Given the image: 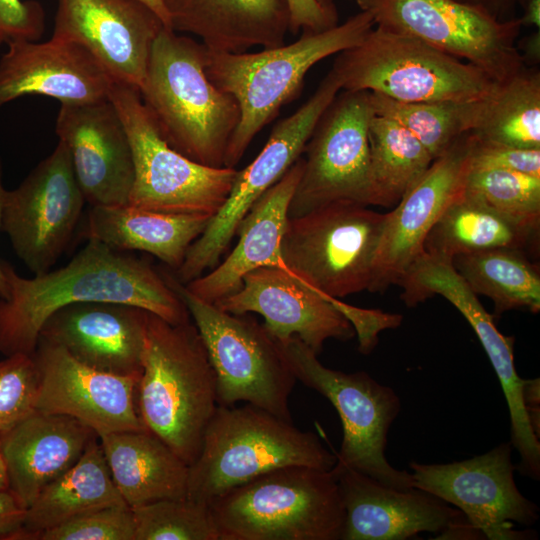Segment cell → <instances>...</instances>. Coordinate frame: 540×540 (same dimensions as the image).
Wrapping results in <instances>:
<instances>
[{
  "label": "cell",
  "instance_id": "44dd1931",
  "mask_svg": "<svg viewBox=\"0 0 540 540\" xmlns=\"http://www.w3.org/2000/svg\"><path fill=\"white\" fill-rule=\"evenodd\" d=\"M60 104L55 131L68 149L86 202L91 206L127 205L134 161L117 109L109 98Z\"/></svg>",
  "mask_w": 540,
  "mask_h": 540
},
{
  "label": "cell",
  "instance_id": "7c38bea8",
  "mask_svg": "<svg viewBox=\"0 0 540 540\" xmlns=\"http://www.w3.org/2000/svg\"><path fill=\"white\" fill-rule=\"evenodd\" d=\"M375 26L406 34L468 62L497 83L525 67L517 50L522 25L500 21L456 0H355Z\"/></svg>",
  "mask_w": 540,
  "mask_h": 540
},
{
  "label": "cell",
  "instance_id": "ab89813d",
  "mask_svg": "<svg viewBox=\"0 0 540 540\" xmlns=\"http://www.w3.org/2000/svg\"><path fill=\"white\" fill-rule=\"evenodd\" d=\"M132 508L118 504L99 508L36 534L32 540H134Z\"/></svg>",
  "mask_w": 540,
  "mask_h": 540
},
{
  "label": "cell",
  "instance_id": "ac0fdd59",
  "mask_svg": "<svg viewBox=\"0 0 540 540\" xmlns=\"http://www.w3.org/2000/svg\"><path fill=\"white\" fill-rule=\"evenodd\" d=\"M32 356L39 372L37 411L75 418L98 436L147 430L138 405L140 378L88 367L41 338Z\"/></svg>",
  "mask_w": 540,
  "mask_h": 540
},
{
  "label": "cell",
  "instance_id": "f35d334b",
  "mask_svg": "<svg viewBox=\"0 0 540 540\" xmlns=\"http://www.w3.org/2000/svg\"><path fill=\"white\" fill-rule=\"evenodd\" d=\"M0 361V434L36 411L39 372L32 355L13 354Z\"/></svg>",
  "mask_w": 540,
  "mask_h": 540
},
{
  "label": "cell",
  "instance_id": "74e56055",
  "mask_svg": "<svg viewBox=\"0 0 540 540\" xmlns=\"http://www.w3.org/2000/svg\"><path fill=\"white\" fill-rule=\"evenodd\" d=\"M464 192L502 214L540 225V177L503 169H471Z\"/></svg>",
  "mask_w": 540,
  "mask_h": 540
},
{
  "label": "cell",
  "instance_id": "f1b7e54d",
  "mask_svg": "<svg viewBox=\"0 0 540 540\" xmlns=\"http://www.w3.org/2000/svg\"><path fill=\"white\" fill-rule=\"evenodd\" d=\"M211 217L161 213L129 204L91 206L81 235L118 251L149 253L175 272Z\"/></svg>",
  "mask_w": 540,
  "mask_h": 540
},
{
  "label": "cell",
  "instance_id": "ba28073f",
  "mask_svg": "<svg viewBox=\"0 0 540 540\" xmlns=\"http://www.w3.org/2000/svg\"><path fill=\"white\" fill-rule=\"evenodd\" d=\"M194 320L216 373L218 405L244 401L292 421L289 397L297 382L278 340L245 314L221 310L162 271Z\"/></svg>",
  "mask_w": 540,
  "mask_h": 540
},
{
  "label": "cell",
  "instance_id": "4dcf8cb0",
  "mask_svg": "<svg viewBox=\"0 0 540 540\" xmlns=\"http://www.w3.org/2000/svg\"><path fill=\"white\" fill-rule=\"evenodd\" d=\"M118 504L126 503L114 484L97 435L78 461L26 509L23 526L13 540H32L36 534L82 514Z\"/></svg>",
  "mask_w": 540,
  "mask_h": 540
},
{
  "label": "cell",
  "instance_id": "484cf974",
  "mask_svg": "<svg viewBox=\"0 0 540 540\" xmlns=\"http://www.w3.org/2000/svg\"><path fill=\"white\" fill-rule=\"evenodd\" d=\"M302 169L300 157L255 201L236 229L239 240L232 252L207 274L184 284L192 294L214 304L235 292L249 272L263 266H283L280 247Z\"/></svg>",
  "mask_w": 540,
  "mask_h": 540
},
{
  "label": "cell",
  "instance_id": "3957f363",
  "mask_svg": "<svg viewBox=\"0 0 540 540\" xmlns=\"http://www.w3.org/2000/svg\"><path fill=\"white\" fill-rule=\"evenodd\" d=\"M138 405L146 429L191 465L218 406L216 373L191 320L171 324L148 311Z\"/></svg>",
  "mask_w": 540,
  "mask_h": 540
},
{
  "label": "cell",
  "instance_id": "f546056e",
  "mask_svg": "<svg viewBox=\"0 0 540 540\" xmlns=\"http://www.w3.org/2000/svg\"><path fill=\"white\" fill-rule=\"evenodd\" d=\"M114 484L130 507L185 498L188 465L148 430L99 435Z\"/></svg>",
  "mask_w": 540,
  "mask_h": 540
},
{
  "label": "cell",
  "instance_id": "cb8c5ba5",
  "mask_svg": "<svg viewBox=\"0 0 540 540\" xmlns=\"http://www.w3.org/2000/svg\"><path fill=\"white\" fill-rule=\"evenodd\" d=\"M114 80L82 46L50 38L17 41L0 58V107L25 95L60 103L108 99Z\"/></svg>",
  "mask_w": 540,
  "mask_h": 540
},
{
  "label": "cell",
  "instance_id": "bcb514c9",
  "mask_svg": "<svg viewBox=\"0 0 540 540\" xmlns=\"http://www.w3.org/2000/svg\"><path fill=\"white\" fill-rule=\"evenodd\" d=\"M522 399L533 433L540 437V382L539 378L524 379Z\"/></svg>",
  "mask_w": 540,
  "mask_h": 540
},
{
  "label": "cell",
  "instance_id": "5bb4252c",
  "mask_svg": "<svg viewBox=\"0 0 540 540\" xmlns=\"http://www.w3.org/2000/svg\"><path fill=\"white\" fill-rule=\"evenodd\" d=\"M374 110L367 91L338 93L308 139L288 216L350 200L368 206V127Z\"/></svg>",
  "mask_w": 540,
  "mask_h": 540
},
{
  "label": "cell",
  "instance_id": "681fc988",
  "mask_svg": "<svg viewBox=\"0 0 540 540\" xmlns=\"http://www.w3.org/2000/svg\"><path fill=\"white\" fill-rule=\"evenodd\" d=\"M435 539H465V540H475V539H485V536L480 530L474 527L466 517H463L451 525H449L445 530L440 532L438 537Z\"/></svg>",
  "mask_w": 540,
  "mask_h": 540
},
{
  "label": "cell",
  "instance_id": "2e32d148",
  "mask_svg": "<svg viewBox=\"0 0 540 540\" xmlns=\"http://www.w3.org/2000/svg\"><path fill=\"white\" fill-rule=\"evenodd\" d=\"M512 449L510 442H504L462 461L411 462L414 487L459 509L485 539H530L529 531L515 530L513 522L524 526L535 524L539 508L515 483Z\"/></svg>",
  "mask_w": 540,
  "mask_h": 540
},
{
  "label": "cell",
  "instance_id": "8992f818",
  "mask_svg": "<svg viewBox=\"0 0 540 540\" xmlns=\"http://www.w3.org/2000/svg\"><path fill=\"white\" fill-rule=\"evenodd\" d=\"M220 540H340L345 510L332 470L288 466L210 504Z\"/></svg>",
  "mask_w": 540,
  "mask_h": 540
},
{
  "label": "cell",
  "instance_id": "60d3db41",
  "mask_svg": "<svg viewBox=\"0 0 540 540\" xmlns=\"http://www.w3.org/2000/svg\"><path fill=\"white\" fill-rule=\"evenodd\" d=\"M473 138L471 169H503L540 177V148L487 142L478 140L474 135Z\"/></svg>",
  "mask_w": 540,
  "mask_h": 540
},
{
  "label": "cell",
  "instance_id": "277c9868",
  "mask_svg": "<svg viewBox=\"0 0 540 540\" xmlns=\"http://www.w3.org/2000/svg\"><path fill=\"white\" fill-rule=\"evenodd\" d=\"M375 23L365 11L320 32L302 31L291 44L256 53H226L208 49L205 72L220 90L231 94L240 108V122L225 155L234 168L253 138L295 99L308 71L323 59L359 44Z\"/></svg>",
  "mask_w": 540,
  "mask_h": 540
},
{
  "label": "cell",
  "instance_id": "ffe728a7",
  "mask_svg": "<svg viewBox=\"0 0 540 540\" xmlns=\"http://www.w3.org/2000/svg\"><path fill=\"white\" fill-rule=\"evenodd\" d=\"M215 306L233 314L258 313L279 341L298 337L319 355L328 339L349 340L355 330L332 298L310 287L284 266L259 267Z\"/></svg>",
  "mask_w": 540,
  "mask_h": 540
},
{
  "label": "cell",
  "instance_id": "d6986e66",
  "mask_svg": "<svg viewBox=\"0 0 540 540\" xmlns=\"http://www.w3.org/2000/svg\"><path fill=\"white\" fill-rule=\"evenodd\" d=\"M160 18L135 0H57L52 38L84 47L117 82L141 89Z\"/></svg>",
  "mask_w": 540,
  "mask_h": 540
},
{
  "label": "cell",
  "instance_id": "d4e9b609",
  "mask_svg": "<svg viewBox=\"0 0 540 540\" xmlns=\"http://www.w3.org/2000/svg\"><path fill=\"white\" fill-rule=\"evenodd\" d=\"M97 434L79 420L39 411L0 434L8 490L26 509L72 467Z\"/></svg>",
  "mask_w": 540,
  "mask_h": 540
},
{
  "label": "cell",
  "instance_id": "816d5d0a",
  "mask_svg": "<svg viewBox=\"0 0 540 540\" xmlns=\"http://www.w3.org/2000/svg\"><path fill=\"white\" fill-rule=\"evenodd\" d=\"M135 1L149 8L152 12H154L160 18V20L163 22L166 28L171 29L169 15L167 13L163 0H135Z\"/></svg>",
  "mask_w": 540,
  "mask_h": 540
},
{
  "label": "cell",
  "instance_id": "7a4b0ae2",
  "mask_svg": "<svg viewBox=\"0 0 540 540\" xmlns=\"http://www.w3.org/2000/svg\"><path fill=\"white\" fill-rule=\"evenodd\" d=\"M207 51L201 42L163 28L139 92L169 146L202 165L225 167L241 113L236 99L207 77Z\"/></svg>",
  "mask_w": 540,
  "mask_h": 540
},
{
  "label": "cell",
  "instance_id": "e0dca14e",
  "mask_svg": "<svg viewBox=\"0 0 540 540\" xmlns=\"http://www.w3.org/2000/svg\"><path fill=\"white\" fill-rule=\"evenodd\" d=\"M473 143L470 132L459 136L387 213L368 291L382 292L399 284L422 255L428 232L464 191Z\"/></svg>",
  "mask_w": 540,
  "mask_h": 540
},
{
  "label": "cell",
  "instance_id": "ee69618b",
  "mask_svg": "<svg viewBox=\"0 0 540 540\" xmlns=\"http://www.w3.org/2000/svg\"><path fill=\"white\" fill-rule=\"evenodd\" d=\"M290 15V32L300 30L320 32L338 24V15L333 3L322 0H286Z\"/></svg>",
  "mask_w": 540,
  "mask_h": 540
},
{
  "label": "cell",
  "instance_id": "c3c4849f",
  "mask_svg": "<svg viewBox=\"0 0 540 540\" xmlns=\"http://www.w3.org/2000/svg\"><path fill=\"white\" fill-rule=\"evenodd\" d=\"M516 47L524 65L536 67L540 62V29L517 40Z\"/></svg>",
  "mask_w": 540,
  "mask_h": 540
},
{
  "label": "cell",
  "instance_id": "603a6c76",
  "mask_svg": "<svg viewBox=\"0 0 540 540\" xmlns=\"http://www.w3.org/2000/svg\"><path fill=\"white\" fill-rule=\"evenodd\" d=\"M345 518L340 540H404L440 533L465 517L457 508L418 488L385 486L352 469H332Z\"/></svg>",
  "mask_w": 540,
  "mask_h": 540
},
{
  "label": "cell",
  "instance_id": "db71d44e",
  "mask_svg": "<svg viewBox=\"0 0 540 540\" xmlns=\"http://www.w3.org/2000/svg\"><path fill=\"white\" fill-rule=\"evenodd\" d=\"M8 489V476L5 461L0 446V490Z\"/></svg>",
  "mask_w": 540,
  "mask_h": 540
},
{
  "label": "cell",
  "instance_id": "9a60e30c",
  "mask_svg": "<svg viewBox=\"0 0 540 540\" xmlns=\"http://www.w3.org/2000/svg\"><path fill=\"white\" fill-rule=\"evenodd\" d=\"M85 202L68 149L59 140L17 188L5 190L0 229L25 266L39 275L66 250Z\"/></svg>",
  "mask_w": 540,
  "mask_h": 540
},
{
  "label": "cell",
  "instance_id": "7dc6e473",
  "mask_svg": "<svg viewBox=\"0 0 540 540\" xmlns=\"http://www.w3.org/2000/svg\"><path fill=\"white\" fill-rule=\"evenodd\" d=\"M463 4L476 7L493 18L506 21L514 18L516 0H456Z\"/></svg>",
  "mask_w": 540,
  "mask_h": 540
},
{
  "label": "cell",
  "instance_id": "7402d4cb",
  "mask_svg": "<svg viewBox=\"0 0 540 540\" xmlns=\"http://www.w3.org/2000/svg\"><path fill=\"white\" fill-rule=\"evenodd\" d=\"M148 311L113 302H79L55 311L39 338L80 363L124 377H141Z\"/></svg>",
  "mask_w": 540,
  "mask_h": 540
},
{
  "label": "cell",
  "instance_id": "9c48e42d",
  "mask_svg": "<svg viewBox=\"0 0 540 540\" xmlns=\"http://www.w3.org/2000/svg\"><path fill=\"white\" fill-rule=\"evenodd\" d=\"M278 342L296 380L323 395L338 412L343 438L333 469H352L400 490L414 488L411 472L394 468L385 455L388 431L401 410L396 392L365 371L324 366L298 337Z\"/></svg>",
  "mask_w": 540,
  "mask_h": 540
},
{
  "label": "cell",
  "instance_id": "83f0119b",
  "mask_svg": "<svg viewBox=\"0 0 540 540\" xmlns=\"http://www.w3.org/2000/svg\"><path fill=\"white\" fill-rule=\"evenodd\" d=\"M163 1L173 31L195 35L215 52L278 47L290 32L286 0Z\"/></svg>",
  "mask_w": 540,
  "mask_h": 540
},
{
  "label": "cell",
  "instance_id": "f5cc1de1",
  "mask_svg": "<svg viewBox=\"0 0 540 540\" xmlns=\"http://www.w3.org/2000/svg\"><path fill=\"white\" fill-rule=\"evenodd\" d=\"M5 190L6 189H4L2 185L1 169H0V225H1V216H2L3 199H4ZM8 296H9L8 284H7L6 277L2 268V261H0V299H7Z\"/></svg>",
  "mask_w": 540,
  "mask_h": 540
},
{
  "label": "cell",
  "instance_id": "d6a6232c",
  "mask_svg": "<svg viewBox=\"0 0 540 540\" xmlns=\"http://www.w3.org/2000/svg\"><path fill=\"white\" fill-rule=\"evenodd\" d=\"M451 263L476 295L487 296L493 301L494 317L522 308L539 312V267L523 250L495 248L459 254Z\"/></svg>",
  "mask_w": 540,
  "mask_h": 540
},
{
  "label": "cell",
  "instance_id": "4fadbf2b",
  "mask_svg": "<svg viewBox=\"0 0 540 540\" xmlns=\"http://www.w3.org/2000/svg\"><path fill=\"white\" fill-rule=\"evenodd\" d=\"M340 91V83L330 70L313 95L274 126L256 158L237 171L225 203L190 245L182 265L175 271L180 283L187 284L220 262L241 220L255 201L301 157L316 123Z\"/></svg>",
  "mask_w": 540,
  "mask_h": 540
},
{
  "label": "cell",
  "instance_id": "e575fe53",
  "mask_svg": "<svg viewBox=\"0 0 540 540\" xmlns=\"http://www.w3.org/2000/svg\"><path fill=\"white\" fill-rule=\"evenodd\" d=\"M482 141L540 148V72L525 66L479 101L470 131Z\"/></svg>",
  "mask_w": 540,
  "mask_h": 540
},
{
  "label": "cell",
  "instance_id": "f907efd6",
  "mask_svg": "<svg viewBox=\"0 0 540 540\" xmlns=\"http://www.w3.org/2000/svg\"><path fill=\"white\" fill-rule=\"evenodd\" d=\"M523 14L519 17L522 27L533 26L540 29V0H519Z\"/></svg>",
  "mask_w": 540,
  "mask_h": 540
},
{
  "label": "cell",
  "instance_id": "30bf717a",
  "mask_svg": "<svg viewBox=\"0 0 540 540\" xmlns=\"http://www.w3.org/2000/svg\"><path fill=\"white\" fill-rule=\"evenodd\" d=\"M386 217L350 200L289 217L280 247L283 266L327 297L368 290Z\"/></svg>",
  "mask_w": 540,
  "mask_h": 540
},
{
  "label": "cell",
  "instance_id": "f6af8a7d",
  "mask_svg": "<svg viewBox=\"0 0 540 540\" xmlns=\"http://www.w3.org/2000/svg\"><path fill=\"white\" fill-rule=\"evenodd\" d=\"M26 508L7 489L0 490V539L13 540L25 519Z\"/></svg>",
  "mask_w": 540,
  "mask_h": 540
},
{
  "label": "cell",
  "instance_id": "836d02e7",
  "mask_svg": "<svg viewBox=\"0 0 540 540\" xmlns=\"http://www.w3.org/2000/svg\"><path fill=\"white\" fill-rule=\"evenodd\" d=\"M368 143V206L395 207L433 158L407 129L375 113L368 127Z\"/></svg>",
  "mask_w": 540,
  "mask_h": 540
},
{
  "label": "cell",
  "instance_id": "5b68a950",
  "mask_svg": "<svg viewBox=\"0 0 540 540\" xmlns=\"http://www.w3.org/2000/svg\"><path fill=\"white\" fill-rule=\"evenodd\" d=\"M337 461L313 432L247 403L218 405L195 461L186 497L210 504L227 491L273 470L308 466L332 470Z\"/></svg>",
  "mask_w": 540,
  "mask_h": 540
},
{
  "label": "cell",
  "instance_id": "7bdbcfd3",
  "mask_svg": "<svg viewBox=\"0 0 540 540\" xmlns=\"http://www.w3.org/2000/svg\"><path fill=\"white\" fill-rule=\"evenodd\" d=\"M336 308L349 320L355 331L359 334L362 353H369L377 344V333L381 329L397 327L401 321V315L385 314L377 311H367L345 305L333 298Z\"/></svg>",
  "mask_w": 540,
  "mask_h": 540
},
{
  "label": "cell",
  "instance_id": "4316f807",
  "mask_svg": "<svg viewBox=\"0 0 540 540\" xmlns=\"http://www.w3.org/2000/svg\"><path fill=\"white\" fill-rule=\"evenodd\" d=\"M427 292L441 295L468 321L480 340L501 384L510 414V443L520 456L516 469L534 480L540 478V441L533 433L522 399L524 379L516 372L514 337L503 335L476 295L450 264L436 267L426 280Z\"/></svg>",
  "mask_w": 540,
  "mask_h": 540
},
{
  "label": "cell",
  "instance_id": "b9f144b4",
  "mask_svg": "<svg viewBox=\"0 0 540 540\" xmlns=\"http://www.w3.org/2000/svg\"><path fill=\"white\" fill-rule=\"evenodd\" d=\"M45 31V11L35 0H0V45L37 41Z\"/></svg>",
  "mask_w": 540,
  "mask_h": 540
},
{
  "label": "cell",
  "instance_id": "11a10c76",
  "mask_svg": "<svg viewBox=\"0 0 540 540\" xmlns=\"http://www.w3.org/2000/svg\"><path fill=\"white\" fill-rule=\"evenodd\" d=\"M325 3H333L332 0H322Z\"/></svg>",
  "mask_w": 540,
  "mask_h": 540
},
{
  "label": "cell",
  "instance_id": "1f68e13d",
  "mask_svg": "<svg viewBox=\"0 0 540 540\" xmlns=\"http://www.w3.org/2000/svg\"><path fill=\"white\" fill-rule=\"evenodd\" d=\"M538 233L539 224L502 214L463 191L428 232L423 252L452 261L459 254L495 248L524 250Z\"/></svg>",
  "mask_w": 540,
  "mask_h": 540
},
{
  "label": "cell",
  "instance_id": "8d00e7d4",
  "mask_svg": "<svg viewBox=\"0 0 540 540\" xmlns=\"http://www.w3.org/2000/svg\"><path fill=\"white\" fill-rule=\"evenodd\" d=\"M134 540H220L209 504L187 497L132 508Z\"/></svg>",
  "mask_w": 540,
  "mask_h": 540
},
{
  "label": "cell",
  "instance_id": "6da1fadb",
  "mask_svg": "<svg viewBox=\"0 0 540 540\" xmlns=\"http://www.w3.org/2000/svg\"><path fill=\"white\" fill-rule=\"evenodd\" d=\"M71 261L25 278L7 262L9 296L0 299V353L32 355L40 330L58 309L79 302H113L143 308L171 324L190 321L184 302L147 260L87 240Z\"/></svg>",
  "mask_w": 540,
  "mask_h": 540
},
{
  "label": "cell",
  "instance_id": "52a82bcc",
  "mask_svg": "<svg viewBox=\"0 0 540 540\" xmlns=\"http://www.w3.org/2000/svg\"><path fill=\"white\" fill-rule=\"evenodd\" d=\"M331 71L341 90L374 92L403 102L479 101L497 85L474 65L379 26L338 53Z\"/></svg>",
  "mask_w": 540,
  "mask_h": 540
},
{
  "label": "cell",
  "instance_id": "d590c367",
  "mask_svg": "<svg viewBox=\"0 0 540 540\" xmlns=\"http://www.w3.org/2000/svg\"><path fill=\"white\" fill-rule=\"evenodd\" d=\"M376 115L394 120L426 148L431 157L442 155L462 134L470 132L479 101L403 102L369 92Z\"/></svg>",
  "mask_w": 540,
  "mask_h": 540
},
{
  "label": "cell",
  "instance_id": "8fae6325",
  "mask_svg": "<svg viewBox=\"0 0 540 540\" xmlns=\"http://www.w3.org/2000/svg\"><path fill=\"white\" fill-rule=\"evenodd\" d=\"M108 98L122 119L133 153L128 204L161 213L213 217L225 203L237 170L202 165L169 146L137 88L114 81Z\"/></svg>",
  "mask_w": 540,
  "mask_h": 540
}]
</instances>
